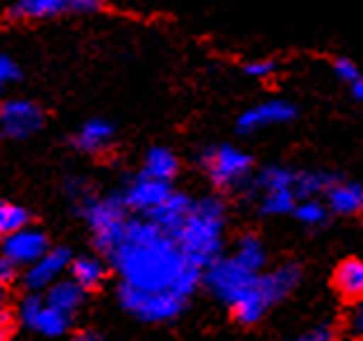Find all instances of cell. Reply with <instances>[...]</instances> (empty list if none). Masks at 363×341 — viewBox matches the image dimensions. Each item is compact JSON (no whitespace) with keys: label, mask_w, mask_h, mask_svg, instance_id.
Returning a JSON list of instances; mask_svg holds the SVG:
<instances>
[{"label":"cell","mask_w":363,"mask_h":341,"mask_svg":"<svg viewBox=\"0 0 363 341\" xmlns=\"http://www.w3.org/2000/svg\"><path fill=\"white\" fill-rule=\"evenodd\" d=\"M115 138V127L113 122H108L104 117H91L78 129V134L73 136L75 150H80L84 154H99L108 150V145Z\"/></svg>","instance_id":"2e32d148"},{"label":"cell","mask_w":363,"mask_h":341,"mask_svg":"<svg viewBox=\"0 0 363 341\" xmlns=\"http://www.w3.org/2000/svg\"><path fill=\"white\" fill-rule=\"evenodd\" d=\"M333 173H326V170H298L296 173V192H298V201L300 199H314V197H323V192L328 190L330 180H333Z\"/></svg>","instance_id":"603a6c76"},{"label":"cell","mask_w":363,"mask_h":341,"mask_svg":"<svg viewBox=\"0 0 363 341\" xmlns=\"http://www.w3.org/2000/svg\"><path fill=\"white\" fill-rule=\"evenodd\" d=\"M19 77H21L19 64L10 57V54L0 52V91L7 89L14 82H19Z\"/></svg>","instance_id":"f1b7e54d"},{"label":"cell","mask_w":363,"mask_h":341,"mask_svg":"<svg viewBox=\"0 0 363 341\" xmlns=\"http://www.w3.org/2000/svg\"><path fill=\"white\" fill-rule=\"evenodd\" d=\"M45 127V110L30 98H7L0 105V131L12 141H26Z\"/></svg>","instance_id":"30bf717a"},{"label":"cell","mask_w":363,"mask_h":341,"mask_svg":"<svg viewBox=\"0 0 363 341\" xmlns=\"http://www.w3.org/2000/svg\"><path fill=\"white\" fill-rule=\"evenodd\" d=\"M84 292L87 290L75 283L73 278H59V281L52 283L48 292H45V301H48L50 306L59 308L61 313L73 318L80 311V306L84 301Z\"/></svg>","instance_id":"ac0fdd59"},{"label":"cell","mask_w":363,"mask_h":341,"mask_svg":"<svg viewBox=\"0 0 363 341\" xmlns=\"http://www.w3.org/2000/svg\"><path fill=\"white\" fill-rule=\"evenodd\" d=\"M192 201H195V199H190L188 195H183V192L174 190L172 195L162 201V204L150 215H145V218H150L152 222H157L164 231L174 234V231L181 227V222L185 220V215L190 213Z\"/></svg>","instance_id":"e0dca14e"},{"label":"cell","mask_w":363,"mask_h":341,"mask_svg":"<svg viewBox=\"0 0 363 341\" xmlns=\"http://www.w3.org/2000/svg\"><path fill=\"white\" fill-rule=\"evenodd\" d=\"M71 316L61 313L59 308L50 306L48 301H45V308L40 311V316L35 318L33 323V330L40 332L43 337H50V339H59L61 335H66L68 328H71Z\"/></svg>","instance_id":"cb8c5ba5"},{"label":"cell","mask_w":363,"mask_h":341,"mask_svg":"<svg viewBox=\"0 0 363 341\" xmlns=\"http://www.w3.org/2000/svg\"><path fill=\"white\" fill-rule=\"evenodd\" d=\"M106 7L104 0H14L5 17L10 21H45L61 17L96 14Z\"/></svg>","instance_id":"ba28073f"},{"label":"cell","mask_w":363,"mask_h":341,"mask_svg":"<svg viewBox=\"0 0 363 341\" xmlns=\"http://www.w3.org/2000/svg\"><path fill=\"white\" fill-rule=\"evenodd\" d=\"M108 258L120 283L148 292H174L185 299L192 297L204 274L179 241L145 215L129 218L125 236Z\"/></svg>","instance_id":"6da1fadb"},{"label":"cell","mask_w":363,"mask_h":341,"mask_svg":"<svg viewBox=\"0 0 363 341\" xmlns=\"http://www.w3.org/2000/svg\"><path fill=\"white\" fill-rule=\"evenodd\" d=\"M225 204L218 197H202L192 201L190 213L185 215L181 227L174 231V238L183 248V253L197 267L206 269L218 258L225 238Z\"/></svg>","instance_id":"3957f363"},{"label":"cell","mask_w":363,"mask_h":341,"mask_svg":"<svg viewBox=\"0 0 363 341\" xmlns=\"http://www.w3.org/2000/svg\"><path fill=\"white\" fill-rule=\"evenodd\" d=\"M296 173L298 170L289 166L272 164L253 173L244 187L249 190V197L258 204V211L262 215L281 218V215H291L298 204Z\"/></svg>","instance_id":"5b68a950"},{"label":"cell","mask_w":363,"mask_h":341,"mask_svg":"<svg viewBox=\"0 0 363 341\" xmlns=\"http://www.w3.org/2000/svg\"><path fill=\"white\" fill-rule=\"evenodd\" d=\"M350 94L354 100H359V103H363V75L357 77L352 84H350Z\"/></svg>","instance_id":"d6a6232c"},{"label":"cell","mask_w":363,"mask_h":341,"mask_svg":"<svg viewBox=\"0 0 363 341\" xmlns=\"http://www.w3.org/2000/svg\"><path fill=\"white\" fill-rule=\"evenodd\" d=\"M82 218L87 220L96 250L111 255L120 245L129 224V208L120 195L91 197L87 195L78 201Z\"/></svg>","instance_id":"277c9868"},{"label":"cell","mask_w":363,"mask_h":341,"mask_svg":"<svg viewBox=\"0 0 363 341\" xmlns=\"http://www.w3.org/2000/svg\"><path fill=\"white\" fill-rule=\"evenodd\" d=\"M333 285L340 292V297H345L350 301L363 299V260L350 258V260L340 262L333 274Z\"/></svg>","instance_id":"d6986e66"},{"label":"cell","mask_w":363,"mask_h":341,"mask_svg":"<svg viewBox=\"0 0 363 341\" xmlns=\"http://www.w3.org/2000/svg\"><path fill=\"white\" fill-rule=\"evenodd\" d=\"M48 250H50L48 236H45L40 229H30V227H21L17 231H12L3 241V255L10 258L17 267L33 265V262L38 258H43Z\"/></svg>","instance_id":"5bb4252c"},{"label":"cell","mask_w":363,"mask_h":341,"mask_svg":"<svg viewBox=\"0 0 363 341\" xmlns=\"http://www.w3.org/2000/svg\"><path fill=\"white\" fill-rule=\"evenodd\" d=\"M28 224V211L19 204H10V201H0V236H10Z\"/></svg>","instance_id":"d4e9b609"},{"label":"cell","mask_w":363,"mask_h":341,"mask_svg":"<svg viewBox=\"0 0 363 341\" xmlns=\"http://www.w3.org/2000/svg\"><path fill=\"white\" fill-rule=\"evenodd\" d=\"M291 215L303 224V227L319 229V227H326V222L330 218V211H328V206L321 201V197H314V199H300Z\"/></svg>","instance_id":"7402d4cb"},{"label":"cell","mask_w":363,"mask_h":341,"mask_svg":"<svg viewBox=\"0 0 363 341\" xmlns=\"http://www.w3.org/2000/svg\"><path fill=\"white\" fill-rule=\"evenodd\" d=\"M75 341H106V339H104V337H99V335H94V332H87V335L78 337Z\"/></svg>","instance_id":"836d02e7"},{"label":"cell","mask_w":363,"mask_h":341,"mask_svg":"<svg viewBox=\"0 0 363 341\" xmlns=\"http://www.w3.org/2000/svg\"><path fill=\"white\" fill-rule=\"evenodd\" d=\"M333 75L337 77L340 82H345V84H352L357 77L363 75V71L359 68V64L354 59L350 57H337L333 59Z\"/></svg>","instance_id":"4316f807"},{"label":"cell","mask_w":363,"mask_h":341,"mask_svg":"<svg viewBox=\"0 0 363 341\" xmlns=\"http://www.w3.org/2000/svg\"><path fill=\"white\" fill-rule=\"evenodd\" d=\"M326 206L335 215H359L363 213V185L357 180H347V178L335 175L330 180L328 190L323 192Z\"/></svg>","instance_id":"9a60e30c"},{"label":"cell","mask_w":363,"mask_h":341,"mask_svg":"<svg viewBox=\"0 0 363 341\" xmlns=\"http://www.w3.org/2000/svg\"><path fill=\"white\" fill-rule=\"evenodd\" d=\"M43 308H45V297H40L38 292H30L28 297H24V301L19 304V318L28 325V328H33L35 318L40 316Z\"/></svg>","instance_id":"83f0119b"},{"label":"cell","mask_w":363,"mask_h":341,"mask_svg":"<svg viewBox=\"0 0 363 341\" xmlns=\"http://www.w3.org/2000/svg\"><path fill=\"white\" fill-rule=\"evenodd\" d=\"M179 168H181L179 157H176L169 147L155 145V147H150V150L145 152L141 173L150 175V178H157V180L172 183L174 178L179 175Z\"/></svg>","instance_id":"ffe728a7"},{"label":"cell","mask_w":363,"mask_h":341,"mask_svg":"<svg viewBox=\"0 0 363 341\" xmlns=\"http://www.w3.org/2000/svg\"><path fill=\"white\" fill-rule=\"evenodd\" d=\"M172 183L157 180L145 173H138L136 178H131L129 185L120 192L122 201L131 213L136 215H150L155 208L172 195Z\"/></svg>","instance_id":"8fae6325"},{"label":"cell","mask_w":363,"mask_h":341,"mask_svg":"<svg viewBox=\"0 0 363 341\" xmlns=\"http://www.w3.org/2000/svg\"><path fill=\"white\" fill-rule=\"evenodd\" d=\"M296 341H335V330L330 325H316V328L307 330Z\"/></svg>","instance_id":"f546056e"},{"label":"cell","mask_w":363,"mask_h":341,"mask_svg":"<svg viewBox=\"0 0 363 341\" xmlns=\"http://www.w3.org/2000/svg\"><path fill=\"white\" fill-rule=\"evenodd\" d=\"M279 71V64L274 59H251L242 66V73L253 80H269Z\"/></svg>","instance_id":"484cf974"},{"label":"cell","mask_w":363,"mask_h":341,"mask_svg":"<svg viewBox=\"0 0 363 341\" xmlns=\"http://www.w3.org/2000/svg\"><path fill=\"white\" fill-rule=\"evenodd\" d=\"M118 299L127 313L143 323H167L183 313L188 299L174 292H148L120 283Z\"/></svg>","instance_id":"52a82bcc"},{"label":"cell","mask_w":363,"mask_h":341,"mask_svg":"<svg viewBox=\"0 0 363 341\" xmlns=\"http://www.w3.org/2000/svg\"><path fill=\"white\" fill-rule=\"evenodd\" d=\"M71 262H73V255L68 248H50L43 258H38L33 265L26 267V276H24V283L28 290H48L52 283H57L61 276L71 269Z\"/></svg>","instance_id":"7c38bea8"},{"label":"cell","mask_w":363,"mask_h":341,"mask_svg":"<svg viewBox=\"0 0 363 341\" xmlns=\"http://www.w3.org/2000/svg\"><path fill=\"white\" fill-rule=\"evenodd\" d=\"M14 276H17V265H14V262H12L10 258L0 255V285H3V283H10Z\"/></svg>","instance_id":"4dcf8cb0"},{"label":"cell","mask_w":363,"mask_h":341,"mask_svg":"<svg viewBox=\"0 0 363 341\" xmlns=\"http://www.w3.org/2000/svg\"><path fill=\"white\" fill-rule=\"evenodd\" d=\"M350 325H352V332L357 337H363V299H359L357 304H354V311H352V318H350Z\"/></svg>","instance_id":"1f68e13d"},{"label":"cell","mask_w":363,"mask_h":341,"mask_svg":"<svg viewBox=\"0 0 363 341\" xmlns=\"http://www.w3.org/2000/svg\"><path fill=\"white\" fill-rule=\"evenodd\" d=\"M71 278L84 290H94L106 281V265L94 255H82L71 262Z\"/></svg>","instance_id":"44dd1931"},{"label":"cell","mask_w":363,"mask_h":341,"mask_svg":"<svg viewBox=\"0 0 363 341\" xmlns=\"http://www.w3.org/2000/svg\"><path fill=\"white\" fill-rule=\"evenodd\" d=\"M303 281V269L296 262H286L269 271H262L258 276V292L265 299V304L272 308L274 304H279L281 299H286Z\"/></svg>","instance_id":"4fadbf2b"},{"label":"cell","mask_w":363,"mask_h":341,"mask_svg":"<svg viewBox=\"0 0 363 341\" xmlns=\"http://www.w3.org/2000/svg\"><path fill=\"white\" fill-rule=\"evenodd\" d=\"M267 253L256 234H244L237 238L235 250L230 255H218L204 269L202 281L216 299L228 308L256 285L258 276L265 271Z\"/></svg>","instance_id":"7a4b0ae2"},{"label":"cell","mask_w":363,"mask_h":341,"mask_svg":"<svg viewBox=\"0 0 363 341\" xmlns=\"http://www.w3.org/2000/svg\"><path fill=\"white\" fill-rule=\"evenodd\" d=\"M0 341H7V325H5V320H0Z\"/></svg>","instance_id":"d590c367"},{"label":"cell","mask_w":363,"mask_h":341,"mask_svg":"<svg viewBox=\"0 0 363 341\" xmlns=\"http://www.w3.org/2000/svg\"><path fill=\"white\" fill-rule=\"evenodd\" d=\"M296 117H298L296 103H291L286 98H265L239 112L235 127L237 134L249 136V134H258V131L284 127V124L296 122Z\"/></svg>","instance_id":"9c48e42d"},{"label":"cell","mask_w":363,"mask_h":341,"mask_svg":"<svg viewBox=\"0 0 363 341\" xmlns=\"http://www.w3.org/2000/svg\"><path fill=\"white\" fill-rule=\"evenodd\" d=\"M199 166L218 190H239L253 175V157L233 143L204 147L199 154Z\"/></svg>","instance_id":"8992f818"},{"label":"cell","mask_w":363,"mask_h":341,"mask_svg":"<svg viewBox=\"0 0 363 341\" xmlns=\"http://www.w3.org/2000/svg\"><path fill=\"white\" fill-rule=\"evenodd\" d=\"M5 316H7L5 313V292H3V288H0V320H7Z\"/></svg>","instance_id":"e575fe53"}]
</instances>
